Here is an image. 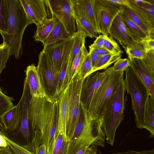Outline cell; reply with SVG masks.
Masks as SVG:
<instances>
[{"mask_svg":"<svg viewBox=\"0 0 154 154\" xmlns=\"http://www.w3.org/2000/svg\"><path fill=\"white\" fill-rule=\"evenodd\" d=\"M129 60L134 72L146 87L149 95L154 96V71L143 59L133 58Z\"/></svg>","mask_w":154,"mask_h":154,"instance_id":"14","label":"cell"},{"mask_svg":"<svg viewBox=\"0 0 154 154\" xmlns=\"http://www.w3.org/2000/svg\"><path fill=\"white\" fill-rule=\"evenodd\" d=\"M86 38L84 35L81 32L77 31L73 35V43L69 55L64 84L65 88L70 82V73L72 63L82 47L85 45Z\"/></svg>","mask_w":154,"mask_h":154,"instance_id":"20","label":"cell"},{"mask_svg":"<svg viewBox=\"0 0 154 154\" xmlns=\"http://www.w3.org/2000/svg\"><path fill=\"white\" fill-rule=\"evenodd\" d=\"M71 5L82 12L97 33L98 30L94 10V0H70Z\"/></svg>","mask_w":154,"mask_h":154,"instance_id":"24","label":"cell"},{"mask_svg":"<svg viewBox=\"0 0 154 154\" xmlns=\"http://www.w3.org/2000/svg\"><path fill=\"white\" fill-rule=\"evenodd\" d=\"M31 97L28 94L23 95L20 101L22 107V117L20 126L17 132L16 135L20 134L26 141H28L30 136V125L28 110Z\"/></svg>","mask_w":154,"mask_h":154,"instance_id":"22","label":"cell"},{"mask_svg":"<svg viewBox=\"0 0 154 154\" xmlns=\"http://www.w3.org/2000/svg\"><path fill=\"white\" fill-rule=\"evenodd\" d=\"M112 3L116 4L121 6H130L129 0H108Z\"/></svg>","mask_w":154,"mask_h":154,"instance_id":"47","label":"cell"},{"mask_svg":"<svg viewBox=\"0 0 154 154\" xmlns=\"http://www.w3.org/2000/svg\"><path fill=\"white\" fill-rule=\"evenodd\" d=\"M36 154H47L46 146L44 144H40L36 149Z\"/></svg>","mask_w":154,"mask_h":154,"instance_id":"49","label":"cell"},{"mask_svg":"<svg viewBox=\"0 0 154 154\" xmlns=\"http://www.w3.org/2000/svg\"><path fill=\"white\" fill-rule=\"evenodd\" d=\"M89 50H91L94 51L101 56H102L110 53L109 51L103 47L96 48Z\"/></svg>","mask_w":154,"mask_h":154,"instance_id":"48","label":"cell"},{"mask_svg":"<svg viewBox=\"0 0 154 154\" xmlns=\"http://www.w3.org/2000/svg\"><path fill=\"white\" fill-rule=\"evenodd\" d=\"M130 6L154 23V0H129Z\"/></svg>","mask_w":154,"mask_h":154,"instance_id":"26","label":"cell"},{"mask_svg":"<svg viewBox=\"0 0 154 154\" xmlns=\"http://www.w3.org/2000/svg\"><path fill=\"white\" fill-rule=\"evenodd\" d=\"M125 51L129 60L133 58L143 59L146 54L141 42L133 43L127 48Z\"/></svg>","mask_w":154,"mask_h":154,"instance_id":"31","label":"cell"},{"mask_svg":"<svg viewBox=\"0 0 154 154\" xmlns=\"http://www.w3.org/2000/svg\"><path fill=\"white\" fill-rule=\"evenodd\" d=\"M7 146L6 141L2 135L0 134V147H6Z\"/></svg>","mask_w":154,"mask_h":154,"instance_id":"51","label":"cell"},{"mask_svg":"<svg viewBox=\"0 0 154 154\" xmlns=\"http://www.w3.org/2000/svg\"><path fill=\"white\" fill-rule=\"evenodd\" d=\"M104 42L103 47L111 53H123L119 45L112 38L107 35H104Z\"/></svg>","mask_w":154,"mask_h":154,"instance_id":"33","label":"cell"},{"mask_svg":"<svg viewBox=\"0 0 154 154\" xmlns=\"http://www.w3.org/2000/svg\"><path fill=\"white\" fill-rule=\"evenodd\" d=\"M122 17L127 33L133 42H140L142 40L149 38L138 26L134 23L124 11H122Z\"/></svg>","mask_w":154,"mask_h":154,"instance_id":"25","label":"cell"},{"mask_svg":"<svg viewBox=\"0 0 154 154\" xmlns=\"http://www.w3.org/2000/svg\"><path fill=\"white\" fill-rule=\"evenodd\" d=\"M130 65V61L129 59L120 58L115 62L112 66V70L116 72H125Z\"/></svg>","mask_w":154,"mask_h":154,"instance_id":"39","label":"cell"},{"mask_svg":"<svg viewBox=\"0 0 154 154\" xmlns=\"http://www.w3.org/2000/svg\"><path fill=\"white\" fill-rule=\"evenodd\" d=\"M84 79L77 74L69 83V112L66 128V136L69 141L73 136L79 120L81 93Z\"/></svg>","mask_w":154,"mask_h":154,"instance_id":"8","label":"cell"},{"mask_svg":"<svg viewBox=\"0 0 154 154\" xmlns=\"http://www.w3.org/2000/svg\"><path fill=\"white\" fill-rule=\"evenodd\" d=\"M97 147L95 145L85 147L76 154H98Z\"/></svg>","mask_w":154,"mask_h":154,"instance_id":"44","label":"cell"},{"mask_svg":"<svg viewBox=\"0 0 154 154\" xmlns=\"http://www.w3.org/2000/svg\"><path fill=\"white\" fill-rule=\"evenodd\" d=\"M51 16L57 18L67 31L74 35L76 32L75 20L72 15L70 0H45Z\"/></svg>","mask_w":154,"mask_h":154,"instance_id":"10","label":"cell"},{"mask_svg":"<svg viewBox=\"0 0 154 154\" xmlns=\"http://www.w3.org/2000/svg\"><path fill=\"white\" fill-rule=\"evenodd\" d=\"M73 37L44 46L42 50L48 55L55 72L58 74L69 56L72 46Z\"/></svg>","mask_w":154,"mask_h":154,"instance_id":"12","label":"cell"},{"mask_svg":"<svg viewBox=\"0 0 154 154\" xmlns=\"http://www.w3.org/2000/svg\"><path fill=\"white\" fill-rule=\"evenodd\" d=\"M88 53L90 56L91 61L93 68L92 72L93 73L94 72V71L96 65L101 56L93 51L89 50Z\"/></svg>","mask_w":154,"mask_h":154,"instance_id":"45","label":"cell"},{"mask_svg":"<svg viewBox=\"0 0 154 154\" xmlns=\"http://www.w3.org/2000/svg\"><path fill=\"white\" fill-rule=\"evenodd\" d=\"M69 56L65 61L58 74L57 88V93L58 96L65 89L64 84Z\"/></svg>","mask_w":154,"mask_h":154,"instance_id":"35","label":"cell"},{"mask_svg":"<svg viewBox=\"0 0 154 154\" xmlns=\"http://www.w3.org/2000/svg\"><path fill=\"white\" fill-rule=\"evenodd\" d=\"M122 54V53L116 54L110 53L101 56L94 71V72L102 69L105 70L112 63L120 58Z\"/></svg>","mask_w":154,"mask_h":154,"instance_id":"29","label":"cell"},{"mask_svg":"<svg viewBox=\"0 0 154 154\" xmlns=\"http://www.w3.org/2000/svg\"><path fill=\"white\" fill-rule=\"evenodd\" d=\"M98 152L99 154H102L100 150L99 149H98Z\"/></svg>","mask_w":154,"mask_h":154,"instance_id":"52","label":"cell"},{"mask_svg":"<svg viewBox=\"0 0 154 154\" xmlns=\"http://www.w3.org/2000/svg\"><path fill=\"white\" fill-rule=\"evenodd\" d=\"M68 143L62 133L57 132L53 154H66Z\"/></svg>","mask_w":154,"mask_h":154,"instance_id":"32","label":"cell"},{"mask_svg":"<svg viewBox=\"0 0 154 154\" xmlns=\"http://www.w3.org/2000/svg\"><path fill=\"white\" fill-rule=\"evenodd\" d=\"M143 128L150 133V137L154 136V96L149 95L145 104Z\"/></svg>","mask_w":154,"mask_h":154,"instance_id":"27","label":"cell"},{"mask_svg":"<svg viewBox=\"0 0 154 154\" xmlns=\"http://www.w3.org/2000/svg\"><path fill=\"white\" fill-rule=\"evenodd\" d=\"M26 75L32 97H46L37 72V67L34 64L29 65L27 67Z\"/></svg>","mask_w":154,"mask_h":154,"instance_id":"19","label":"cell"},{"mask_svg":"<svg viewBox=\"0 0 154 154\" xmlns=\"http://www.w3.org/2000/svg\"><path fill=\"white\" fill-rule=\"evenodd\" d=\"M88 54L87 49L84 45L72 63L70 73V82L77 74Z\"/></svg>","mask_w":154,"mask_h":154,"instance_id":"30","label":"cell"},{"mask_svg":"<svg viewBox=\"0 0 154 154\" xmlns=\"http://www.w3.org/2000/svg\"><path fill=\"white\" fill-rule=\"evenodd\" d=\"M0 154H13L8 146L0 149Z\"/></svg>","mask_w":154,"mask_h":154,"instance_id":"50","label":"cell"},{"mask_svg":"<svg viewBox=\"0 0 154 154\" xmlns=\"http://www.w3.org/2000/svg\"><path fill=\"white\" fill-rule=\"evenodd\" d=\"M37 70L46 97L51 100L58 99V74L47 54L43 50L39 54Z\"/></svg>","mask_w":154,"mask_h":154,"instance_id":"7","label":"cell"},{"mask_svg":"<svg viewBox=\"0 0 154 154\" xmlns=\"http://www.w3.org/2000/svg\"><path fill=\"white\" fill-rule=\"evenodd\" d=\"M122 10V6L108 0H94V10L98 33L108 35L111 24Z\"/></svg>","mask_w":154,"mask_h":154,"instance_id":"9","label":"cell"},{"mask_svg":"<svg viewBox=\"0 0 154 154\" xmlns=\"http://www.w3.org/2000/svg\"><path fill=\"white\" fill-rule=\"evenodd\" d=\"M3 147H0V149L2 148Z\"/></svg>","mask_w":154,"mask_h":154,"instance_id":"53","label":"cell"},{"mask_svg":"<svg viewBox=\"0 0 154 154\" xmlns=\"http://www.w3.org/2000/svg\"><path fill=\"white\" fill-rule=\"evenodd\" d=\"M5 17V0H0V33L1 34L4 32Z\"/></svg>","mask_w":154,"mask_h":154,"instance_id":"40","label":"cell"},{"mask_svg":"<svg viewBox=\"0 0 154 154\" xmlns=\"http://www.w3.org/2000/svg\"><path fill=\"white\" fill-rule=\"evenodd\" d=\"M0 134L5 138L13 154H33L21 146L19 145L9 139L2 132L0 131Z\"/></svg>","mask_w":154,"mask_h":154,"instance_id":"34","label":"cell"},{"mask_svg":"<svg viewBox=\"0 0 154 154\" xmlns=\"http://www.w3.org/2000/svg\"><path fill=\"white\" fill-rule=\"evenodd\" d=\"M125 71L124 82L125 89L131 97L135 123L138 128L143 129L145 104L149 94L146 87L135 74L130 65Z\"/></svg>","mask_w":154,"mask_h":154,"instance_id":"5","label":"cell"},{"mask_svg":"<svg viewBox=\"0 0 154 154\" xmlns=\"http://www.w3.org/2000/svg\"><path fill=\"white\" fill-rule=\"evenodd\" d=\"M54 25L52 17L47 18L37 25L36 31L33 38L35 41L42 43L50 33Z\"/></svg>","mask_w":154,"mask_h":154,"instance_id":"28","label":"cell"},{"mask_svg":"<svg viewBox=\"0 0 154 154\" xmlns=\"http://www.w3.org/2000/svg\"><path fill=\"white\" fill-rule=\"evenodd\" d=\"M106 136L102 128V118L89 120L81 103L79 117L73 136L69 141L66 154H76L84 148L95 145L104 147Z\"/></svg>","mask_w":154,"mask_h":154,"instance_id":"3","label":"cell"},{"mask_svg":"<svg viewBox=\"0 0 154 154\" xmlns=\"http://www.w3.org/2000/svg\"><path fill=\"white\" fill-rule=\"evenodd\" d=\"M71 7L72 15L76 22L77 32H82L86 37L96 38L97 32L83 13L71 5Z\"/></svg>","mask_w":154,"mask_h":154,"instance_id":"21","label":"cell"},{"mask_svg":"<svg viewBox=\"0 0 154 154\" xmlns=\"http://www.w3.org/2000/svg\"><path fill=\"white\" fill-rule=\"evenodd\" d=\"M122 8L131 19L143 30L149 37L154 38V23L132 7L122 6Z\"/></svg>","mask_w":154,"mask_h":154,"instance_id":"18","label":"cell"},{"mask_svg":"<svg viewBox=\"0 0 154 154\" xmlns=\"http://www.w3.org/2000/svg\"><path fill=\"white\" fill-rule=\"evenodd\" d=\"M124 79L109 101L102 115V128L107 143L113 146L117 129L124 118L127 101Z\"/></svg>","mask_w":154,"mask_h":154,"instance_id":"4","label":"cell"},{"mask_svg":"<svg viewBox=\"0 0 154 154\" xmlns=\"http://www.w3.org/2000/svg\"><path fill=\"white\" fill-rule=\"evenodd\" d=\"M5 3L4 32L1 34L3 43L8 47L10 56L14 55L17 59L22 48L24 31L32 23L19 0H5Z\"/></svg>","mask_w":154,"mask_h":154,"instance_id":"2","label":"cell"},{"mask_svg":"<svg viewBox=\"0 0 154 154\" xmlns=\"http://www.w3.org/2000/svg\"><path fill=\"white\" fill-rule=\"evenodd\" d=\"M104 42V35H99L96 38L93 43L89 46V50L103 47Z\"/></svg>","mask_w":154,"mask_h":154,"instance_id":"43","label":"cell"},{"mask_svg":"<svg viewBox=\"0 0 154 154\" xmlns=\"http://www.w3.org/2000/svg\"><path fill=\"white\" fill-rule=\"evenodd\" d=\"M112 154H154V149L150 150H144L140 151L128 150L126 152H115Z\"/></svg>","mask_w":154,"mask_h":154,"instance_id":"46","label":"cell"},{"mask_svg":"<svg viewBox=\"0 0 154 154\" xmlns=\"http://www.w3.org/2000/svg\"><path fill=\"white\" fill-rule=\"evenodd\" d=\"M69 91V84L59 95L58 98L59 116L57 132L62 133L67 140L66 128L68 116Z\"/></svg>","mask_w":154,"mask_h":154,"instance_id":"17","label":"cell"},{"mask_svg":"<svg viewBox=\"0 0 154 154\" xmlns=\"http://www.w3.org/2000/svg\"><path fill=\"white\" fill-rule=\"evenodd\" d=\"M122 10L113 20L108 35L115 39L125 51L127 48L134 42L130 38L126 30L122 17Z\"/></svg>","mask_w":154,"mask_h":154,"instance_id":"15","label":"cell"},{"mask_svg":"<svg viewBox=\"0 0 154 154\" xmlns=\"http://www.w3.org/2000/svg\"><path fill=\"white\" fill-rule=\"evenodd\" d=\"M10 56V50L8 47L2 43L0 45V75L5 67Z\"/></svg>","mask_w":154,"mask_h":154,"instance_id":"38","label":"cell"},{"mask_svg":"<svg viewBox=\"0 0 154 154\" xmlns=\"http://www.w3.org/2000/svg\"><path fill=\"white\" fill-rule=\"evenodd\" d=\"M28 115L32 130L34 132L37 130L41 133V144L46 146L47 154H53L58 126V99L51 100L46 97H32Z\"/></svg>","mask_w":154,"mask_h":154,"instance_id":"1","label":"cell"},{"mask_svg":"<svg viewBox=\"0 0 154 154\" xmlns=\"http://www.w3.org/2000/svg\"><path fill=\"white\" fill-rule=\"evenodd\" d=\"M112 68V66L109 67L102 72L96 71L88 75L84 79L81 91L80 101L87 112L89 109L95 94Z\"/></svg>","mask_w":154,"mask_h":154,"instance_id":"11","label":"cell"},{"mask_svg":"<svg viewBox=\"0 0 154 154\" xmlns=\"http://www.w3.org/2000/svg\"><path fill=\"white\" fill-rule=\"evenodd\" d=\"M13 99L4 94L0 88V116L14 106Z\"/></svg>","mask_w":154,"mask_h":154,"instance_id":"37","label":"cell"},{"mask_svg":"<svg viewBox=\"0 0 154 154\" xmlns=\"http://www.w3.org/2000/svg\"><path fill=\"white\" fill-rule=\"evenodd\" d=\"M54 19V25L50 33L42 43L45 46L63 40L71 39L74 35L69 33L64 26L56 17L51 16Z\"/></svg>","mask_w":154,"mask_h":154,"instance_id":"23","label":"cell"},{"mask_svg":"<svg viewBox=\"0 0 154 154\" xmlns=\"http://www.w3.org/2000/svg\"><path fill=\"white\" fill-rule=\"evenodd\" d=\"M28 18L36 26L49 18L45 0H19Z\"/></svg>","mask_w":154,"mask_h":154,"instance_id":"13","label":"cell"},{"mask_svg":"<svg viewBox=\"0 0 154 154\" xmlns=\"http://www.w3.org/2000/svg\"><path fill=\"white\" fill-rule=\"evenodd\" d=\"M22 107L20 102L0 116L4 129L8 132L17 130L22 120Z\"/></svg>","mask_w":154,"mask_h":154,"instance_id":"16","label":"cell"},{"mask_svg":"<svg viewBox=\"0 0 154 154\" xmlns=\"http://www.w3.org/2000/svg\"><path fill=\"white\" fill-rule=\"evenodd\" d=\"M147 65L154 71V51H151L146 53L143 59Z\"/></svg>","mask_w":154,"mask_h":154,"instance_id":"42","label":"cell"},{"mask_svg":"<svg viewBox=\"0 0 154 154\" xmlns=\"http://www.w3.org/2000/svg\"><path fill=\"white\" fill-rule=\"evenodd\" d=\"M146 53L154 51V39L151 38L143 39L140 42Z\"/></svg>","mask_w":154,"mask_h":154,"instance_id":"41","label":"cell"},{"mask_svg":"<svg viewBox=\"0 0 154 154\" xmlns=\"http://www.w3.org/2000/svg\"><path fill=\"white\" fill-rule=\"evenodd\" d=\"M124 72H114L112 68L95 94L87 112L89 120L93 121L102 117L109 101L124 79Z\"/></svg>","mask_w":154,"mask_h":154,"instance_id":"6","label":"cell"},{"mask_svg":"<svg viewBox=\"0 0 154 154\" xmlns=\"http://www.w3.org/2000/svg\"><path fill=\"white\" fill-rule=\"evenodd\" d=\"M92 71L90 56L88 53L77 74L82 78L85 79L88 75L92 73Z\"/></svg>","mask_w":154,"mask_h":154,"instance_id":"36","label":"cell"}]
</instances>
